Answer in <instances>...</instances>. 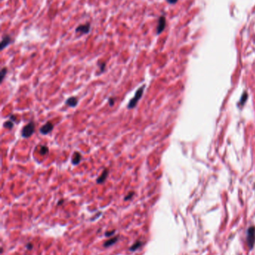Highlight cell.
Wrapping results in <instances>:
<instances>
[{
    "label": "cell",
    "instance_id": "19",
    "mask_svg": "<svg viewBox=\"0 0 255 255\" xmlns=\"http://www.w3.org/2000/svg\"><path fill=\"white\" fill-rule=\"evenodd\" d=\"M114 234V230H112V231H109V232L107 231L105 234V236L106 237H110V236L113 235Z\"/></svg>",
    "mask_w": 255,
    "mask_h": 255
},
{
    "label": "cell",
    "instance_id": "16",
    "mask_svg": "<svg viewBox=\"0 0 255 255\" xmlns=\"http://www.w3.org/2000/svg\"><path fill=\"white\" fill-rule=\"evenodd\" d=\"M134 194H135V192H129L128 194H127V196H125V198H124L125 201H128V200L131 199V198H132V196H134Z\"/></svg>",
    "mask_w": 255,
    "mask_h": 255
},
{
    "label": "cell",
    "instance_id": "1",
    "mask_svg": "<svg viewBox=\"0 0 255 255\" xmlns=\"http://www.w3.org/2000/svg\"><path fill=\"white\" fill-rule=\"evenodd\" d=\"M145 85H143V86H141V87H139V88L138 89L137 91L136 92V94L134 95V97L130 101V102H129L128 105H127V108H128V109H132V108H134L136 106L138 102L140 100L141 97L142 96V95H143L144 90H145Z\"/></svg>",
    "mask_w": 255,
    "mask_h": 255
},
{
    "label": "cell",
    "instance_id": "18",
    "mask_svg": "<svg viewBox=\"0 0 255 255\" xmlns=\"http://www.w3.org/2000/svg\"><path fill=\"white\" fill-rule=\"evenodd\" d=\"M114 98H109V106H111V107L113 106V105H114Z\"/></svg>",
    "mask_w": 255,
    "mask_h": 255
},
{
    "label": "cell",
    "instance_id": "7",
    "mask_svg": "<svg viewBox=\"0 0 255 255\" xmlns=\"http://www.w3.org/2000/svg\"><path fill=\"white\" fill-rule=\"evenodd\" d=\"M11 43V38L8 34H5V36L2 38V41H1V50H3L5 48L9 45Z\"/></svg>",
    "mask_w": 255,
    "mask_h": 255
},
{
    "label": "cell",
    "instance_id": "4",
    "mask_svg": "<svg viewBox=\"0 0 255 255\" xmlns=\"http://www.w3.org/2000/svg\"><path fill=\"white\" fill-rule=\"evenodd\" d=\"M90 24L89 22H87L85 25H80L75 29L76 33H80V34H87L90 32Z\"/></svg>",
    "mask_w": 255,
    "mask_h": 255
},
{
    "label": "cell",
    "instance_id": "6",
    "mask_svg": "<svg viewBox=\"0 0 255 255\" xmlns=\"http://www.w3.org/2000/svg\"><path fill=\"white\" fill-rule=\"evenodd\" d=\"M53 124L51 122H47L45 125L42 126L40 128V132L42 134H47L50 133L51 131H53Z\"/></svg>",
    "mask_w": 255,
    "mask_h": 255
},
{
    "label": "cell",
    "instance_id": "15",
    "mask_svg": "<svg viewBox=\"0 0 255 255\" xmlns=\"http://www.w3.org/2000/svg\"><path fill=\"white\" fill-rule=\"evenodd\" d=\"M4 127L8 128V129H11L14 127V122L13 121H8L4 124Z\"/></svg>",
    "mask_w": 255,
    "mask_h": 255
},
{
    "label": "cell",
    "instance_id": "5",
    "mask_svg": "<svg viewBox=\"0 0 255 255\" xmlns=\"http://www.w3.org/2000/svg\"><path fill=\"white\" fill-rule=\"evenodd\" d=\"M255 241V228L254 227L250 228L248 230V243L250 248H252Z\"/></svg>",
    "mask_w": 255,
    "mask_h": 255
},
{
    "label": "cell",
    "instance_id": "2",
    "mask_svg": "<svg viewBox=\"0 0 255 255\" xmlns=\"http://www.w3.org/2000/svg\"><path fill=\"white\" fill-rule=\"evenodd\" d=\"M34 131V123L31 122L25 125L22 130V136L25 138H29L32 135Z\"/></svg>",
    "mask_w": 255,
    "mask_h": 255
},
{
    "label": "cell",
    "instance_id": "14",
    "mask_svg": "<svg viewBox=\"0 0 255 255\" xmlns=\"http://www.w3.org/2000/svg\"><path fill=\"white\" fill-rule=\"evenodd\" d=\"M48 151H49V149H48V148H47V146H41V147H40V154L41 155H46L47 154V153H48Z\"/></svg>",
    "mask_w": 255,
    "mask_h": 255
},
{
    "label": "cell",
    "instance_id": "20",
    "mask_svg": "<svg viewBox=\"0 0 255 255\" xmlns=\"http://www.w3.org/2000/svg\"><path fill=\"white\" fill-rule=\"evenodd\" d=\"M25 247H26V248H27L28 250H32L33 248V245L32 244V243H29L27 245H26Z\"/></svg>",
    "mask_w": 255,
    "mask_h": 255
},
{
    "label": "cell",
    "instance_id": "12",
    "mask_svg": "<svg viewBox=\"0 0 255 255\" xmlns=\"http://www.w3.org/2000/svg\"><path fill=\"white\" fill-rule=\"evenodd\" d=\"M143 243L141 242V241L138 240V241H136V243H134L132 246H131L130 248V250L131 252H134V251H136V250L138 249V248L142 245Z\"/></svg>",
    "mask_w": 255,
    "mask_h": 255
},
{
    "label": "cell",
    "instance_id": "17",
    "mask_svg": "<svg viewBox=\"0 0 255 255\" xmlns=\"http://www.w3.org/2000/svg\"><path fill=\"white\" fill-rule=\"evenodd\" d=\"M100 65V71L101 72H103L104 70H105V67H106V63H99Z\"/></svg>",
    "mask_w": 255,
    "mask_h": 255
},
{
    "label": "cell",
    "instance_id": "11",
    "mask_svg": "<svg viewBox=\"0 0 255 255\" xmlns=\"http://www.w3.org/2000/svg\"><path fill=\"white\" fill-rule=\"evenodd\" d=\"M118 241V237H114V238H112V239H109L107 241H106L105 243H104L103 246H104V247H109V246H112L114 244H115Z\"/></svg>",
    "mask_w": 255,
    "mask_h": 255
},
{
    "label": "cell",
    "instance_id": "3",
    "mask_svg": "<svg viewBox=\"0 0 255 255\" xmlns=\"http://www.w3.org/2000/svg\"><path fill=\"white\" fill-rule=\"evenodd\" d=\"M165 26H166V19H165V16L162 15V16H159V18L157 27H156V34L159 35V34H161L165 29Z\"/></svg>",
    "mask_w": 255,
    "mask_h": 255
},
{
    "label": "cell",
    "instance_id": "8",
    "mask_svg": "<svg viewBox=\"0 0 255 255\" xmlns=\"http://www.w3.org/2000/svg\"><path fill=\"white\" fill-rule=\"evenodd\" d=\"M108 174H109V170L107 169H104V171L102 172L101 175L97 179V183L98 184H100V183H103V182H105L107 177H108Z\"/></svg>",
    "mask_w": 255,
    "mask_h": 255
},
{
    "label": "cell",
    "instance_id": "21",
    "mask_svg": "<svg viewBox=\"0 0 255 255\" xmlns=\"http://www.w3.org/2000/svg\"><path fill=\"white\" fill-rule=\"evenodd\" d=\"M166 1H167V2H168L169 4H171V5H174V4H175L176 2H178V0H166Z\"/></svg>",
    "mask_w": 255,
    "mask_h": 255
},
{
    "label": "cell",
    "instance_id": "9",
    "mask_svg": "<svg viewBox=\"0 0 255 255\" xmlns=\"http://www.w3.org/2000/svg\"><path fill=\"white\" fill-rule=\"evenodd\" d=\"M65 104L67 105L70 107H73V108H74L78 104V99L76 97H70L69 99H67V100L66 101Z\"/></svg>",
    "mask_w": 255,
    "mask_h": 255
},
{
    "label": "cell",
    "instance_id": "22",
    "mask_svg": "<svg viewBox=\"0 0 255 255\" xmlns=\"http://www.w3.org/2000/svg\"><path fill=\"white\" fill-rule=\"evenodd\" d=\"M63 201H64V200H61V201H58V205H62V203H63Z\"/></svg>",
    "mask_w": 255,
    "mask_h": 255
},
{
    "label": "cell",
    "instance_id": "13",
    "mask_svg": "<svg viewBox=\"0 0 255 255\" xmlns=\"http://www.w3.org/2000/svg\"><path fill=\"white\" fill-rule=\"evenodd\" d=\"M7 71L8 69L6 68V67H4V68H2V70H1V72H0V76H1V77H0V81H1V82H2V81H3L4 78H5L6 73H7Z\"/></svg>",
    "mask_w": 255,
    "mask_h": 255
},
{
    "label": "cell",
    "instance_id": "10",
    "mask_svg": "<svg viewBox=\"0 0 255 255\" xmlns=\"http://www.w3.org/2000/svg\"><path fill=\"white\" fill-rule=\"evenodd\" d=\"M81 159H82V156L80 155V153L79 152H75L74 155H73V160H72V163L73 165H77L80 163L81 161Z\"/></svg>",
    "mask_w": 255,
    "mask_h": 255
}]
</instances>
